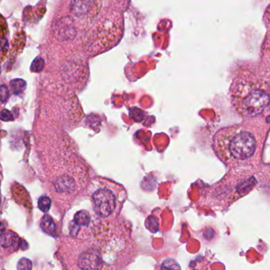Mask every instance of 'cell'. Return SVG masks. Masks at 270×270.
Returning a JSON list of instances; mask_svg holds the SVG:
<instances>
[{"mask_svg": "<svg viewBox=\"0 0 270 270\" xmlns=\"http://www.w3.org/2000/svg\"><path fill=\"white\" fill-rule=\"evenodd\" d=\"M1 118L4 121H10L14 119L13 117L12 113L7 110H3L2 113H1Z\"/></svg>", "mask_w": 270, "mask_h": 270, "instance_id": "17", "label": "cell"}, {"mask_svg": "<svg viewBox=\"0 0 270 270\" xmlns=\"http://www.w3.org/2000/svg\"><path fill=\"white\" fill-rule=\"evenodd\" d=\"M163 268H180L178 264L174 260L168 259L163 262Z\"/></svg>", "mask_w": 270, "mask_h": 270, "instance_id": "16", "label": "cell"}, {"mask_svg": "<svg viewBox=\"0 0 270 270\" xmlns=\"http://www.w3.org/2000/svg\"><path fill=\"white\" fill-rule=\"evenodd\" d=\"M18 269H31L32 268V262L27 258H21L18 261Z\"/></svg>", "mask_w": 270, "mask_h": 270, "instance_id": "13", "label": "cell"}, {"mask_svg": "<svg viewBox=\"0 0 270 270\" xmlns=\"http://www.w3.org/2000/svg\"><path fill=\"white\" fill-rule=\"evenodd\" d=\"M44 67V60L42 58H41V57H37L33 61L31 67H30V70L34 71V72H40V71H42Z\"/></svg>", "mask_w": 270, "mask_h": 270, "instance_id": "12", "label": "cell"}, {"mask_svg": "<svg viewBox=\"0 0 270 270\" xmlns=\"http://www.w3.org/2000/svg\"><path fill=\"white\" fill-rule=\"evenodd\" d=\"M50 207H51V199L48 197L42 196L38 200V208L44 213L50 211Z\"/></svg>", "mask_w": 270, "mask_h": 270, "instance_id": "11", "label": "cell"}, {"mask_svg": "<svg viewBox=\"0 0 270 270\" xmlns=\"http://www.w3.org/2000/svg\"><path fill=\"white\" fill-rule=\"evenodd\" d=\"M256 140L252 133L248 131L231 132L225 142V155L235 160H246L254 155Z\"/></svg>", "mask_w": 270, "mask_h": 270, "instance_id": "2", "label": "cell"}, {"mask_svg": "<svg viewBox=\"0 0 270 270\" xmlns=\"http://www.w3.org/2000/svg\"><path fill=\"white\" fill-rule=\"evenodd\" d=\"M56 192L58 193H71L76 190V182L71 175L64 174L59 175L53 182Z\"/></svg>", "mask_w": 270, "mask_h": 270, "instance_id": "4", "label": "cell"}, {"mask_svg": "<svg viewBox=\"0 0 270 270\" xmlns=\"http://www.w3.org/2000/svg\"><path fill=\"white\" fill-rule=\"evenodd\" d=\"M91 202L96 215L103 219L112 216L118 206L117 195L110 188L96 189L91 195Z\"/></svg>", "mask_w": 270, "mask_h": 270, "instance_id": "3", "label": "cell"}, {"mask_svg": "<svg viewBox=\"0 0 270 270\" xmlns=\"http://www.w3.org/2000/svg\"><path fill=\"white\" fill-rule=\"evenodd\" d=\"M0 94H1V101L3 103H5L7 101V99L9 97V90L5 86H2L1 87V90H0Z\"/></svg>", "mask_w": 270, "mask_h": 270, "instance_id": "15", "label": "cell"}, {"mask_svg": "<svg viewBox=\"0 0 270 270\" xmlns=\"http://www.w3.org/2000/svg\"><path fill=\"white\" fill-rule=\"evenodd\" d=\"M259 72L245 69L232 84V97L238 111L246 117H256L270 103L269 87Z\"/></svg>", "mask_w": 270, "mask_h": 270, "instance_id": "1", "label": "cell"}, {"mask_svg": "<svg viewBox=\"0 0 270 270\" xmlns=\"http://www.w3.org/2000/svg\"><path fill=\"white\" fill-rule=\"evenodd\" d=\"M58 37L63 41H69L76 36V29L71 18H64L59 21L57 26Z\"/></svg>", "mask_w": 270, "mask_h": 270, "instance_id": "5", "label": "cell"}, {"mask_svg": "<svg viewBox=\"0 0 270 270\" xmlns=\"http://www.w3.org/2000/svg\"><path fill=\"white\" fill-rule=\"evenodd\" d=\"M19 243V238L14 231H7L3 232L1 236V246L4 250L7 251H16Z\"/></svg>", "mask_w": 270, "mask_h": 270, "instance_id": "6", "label": "cell"}, {"mask_svg": "<svg viewBox=\"0 0 270 270\" xmlns=\"http://www.w3.org/2000/svg\"><path fill=\"white\" fill-rule=\"evenodd\" d=\"M41 228L45 233L51 235H54L56 233V230H57L55 223L48 215H44L41 219Z\"/></svg>", "mask_w": 270, "mask_h": 270, "instance_id": "8", "label": "cell"}, {"mask_svg": "<svg viewBox=\"0 0 270 270\" xmlns=\"http://www.w3.org/2000/svg\"><path fill=\"white\" fill-rule=\"evenodd\" d=\"M11 87L15 94H19L25 90L27 83L21 79H15L11 82Z\"/></svg>", "mask_w": 270, "mask_h": 270, "instance_id": "10", "label": "cell"}, {"mask_svg": "<svg viewBox=\"0 0 270 270\" xmlns=\"http://www.w3.org/2000/svg\"><path fill=\"white\" fill-rule=\"evenodd\" d=\"M74 222L79 228L89 226L90 222V213L86 210L80 211L75 215Z\"/></svg>", "mask_w": 270, "mask_h": 270, "instance_id": "9", "label": "cell"}, {"mask_svg": "<svg viewBox=\"0 0 270 270\" xmlns=\"http://www.w3.org/2000/svg\"><path fill=\"white\" fill-rule=\"evenodd\" d=\"M93 0H71V11L77 17H82L87 14L91 8Z\"/></svg>", "mask_w": 270, "mask_h": 270, "instance_id": "7", "label": "cell"}, {"mask_svg": "<svg viewBox=\"0 0 270 270\" xmlns=\"http://www.w3.org/2000/svg\"><path fill=\"white\" fill-rule=\"evenodd\" d=\"M265 25H266L267 33H268V36L269 37L268 39H270V5L268 6V8H267L266 11H265Z\"/></svg>", "mask_w": 270, "mask_h": 270, "instance_id": "14", "label": "cell"}]
</instances>
